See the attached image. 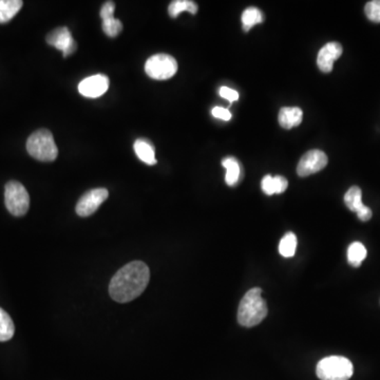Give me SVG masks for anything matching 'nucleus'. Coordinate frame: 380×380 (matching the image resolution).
<instances>
[{"mask_svg":"<svg viewBox=\"0 0 380 380\" xmlns=\"http://www.w3.org/2000/svg\"><path fill=\"white\" fill-rule=\"evenodd\" d=\"M109 197L106 188H96L86 192L76 204V214L80 217H89L98 210V207Z\"/></svg>","mask_w":380,"mask_h":380,"instance_id":"nucleus-7","label":"nucleus"},{"mask_svg":"<svg viewBox=\"0 0 380 380\" xmlns=\"http://www.w3.org/2000/svg\"><path fill=\"white\" fill-rule=\"evenodd\" d=\"M21 0H0V24L10 21L23 8Z\"/></svg>","mask_w":380,"mask_h":380,"instance_id":"nucleus-15","label":"nucleus"},{"mask_svg":"<svg viewBox=\"0 0 380 380\" xmlns=\"http://www.w3.org/2000/svg\"><path fill=\"white\" fill-rule=\"evenodd\" d=\"M365 15L373 23H380V0H372L365 5Z\"/></svg>","mask_w":380,"mask_h":380,"instance_id":"nucleus-23","label":"nucleus"},{"mask_svg":"<svg viewBox=\"0 0 380 380\" xmlns=\"http://www.w3.org/2000/svg\"><path fill=\"white\" fill-rule=\"evenodd\" d=\"M102 30L109 37H116L122 32L123 24L120 23V20L116 19V18L102 20Z\"/></svg>","mask_w":380,"mask_h":380,"instance_id":"nucleus-22","label":"nucleus"},{"mask_svg":"<svg viewBox=\"0 0 380 380\" xmlns=\"http://www.w3.org/2000/svg\"><path fill=\"white\" fill-rule=\"evenodd\" d=\"M145 71L154 80H169L178 72V62L168 54H156L147 60Z\"/></svg>","mask_w":380,"mask_h":380,"instance_id":"nucleus-6","label":"nucleus"},{"mask_svg":"<svg viewBox=\"0 0 380 380\" xmlns=\"http://www.w3.org/2000/svg\"><path fill=\"white\" fill-rule=\"evenodd\" d=\"M109 84V78L107 76L104 74H96L82 80L78 84V91L84 98H100L107 92Z\"/></svg>","mask_w":380,"mask_h":380,"instance_id":"nucleus-9","label":"nucleus"},{"mask_svg":"<svg viewBox=\"0 0 380 380\" xmlns=\"http://www.w3.org/2000/svg\"><path fill=\"white\" fill-rule=\"evenodd\" d=\"M303 112L298 107H283L279 112V124L284 129H291L302 122Z\"/></svg>","mask_w":380,"mask_h":380,"instance_id":"nucleus-12","label":"nucleus"},{"mask_svg":"<svg viewBox=\"0 0 380 380\" xmlns=\"http://www.w3.org/2000/svg\"><path fill=\"white\" fill-rule=\"evenodd\" d=\"M357 216L358 218H359V220L367 222V221L371 220L373 212H372V210L369 207L365 206V205L361 210L358 211Z\"/></svg>","mask_w":380,"mask_h":380,"instance_id":"nucleus-29","label":"nucleus"},{"mask_svg":"<svg viewBox=\"0 0 380 380\" xmlns=\"http://www.w3.org/2000/svg\"><path fill=\"white\" fill-rule=\"evenodd\" d=\"M367 248L361 242H354L347 248V261L353 267H359L367 258Z\"/></svg>","mask_w":380,"mask_h":380,"instance_id":"nucleus-17","label":"nucleus"},{"mask_svg":"<svg viewBox=\"0 0 380 380\" xmlns=\"http://www.w3.org/2000/svg\"><path fill=\"white\" fill-rule=\"evenodd\" d=\"M263 20H264V16L260 10L253 7L247 8L242 14L243 30L245 32L249 31L253 26L263 23Z\"/></svg>","mask_w":380,"mask_h":380,"instance_id":"nucleus-19","label":"nucleus"},{"mask_svg":"<svg viewBox=\"0 0 380 380\" xmlns=\"http://www.w3.org/2000/svg\"><path fill=\"white\" fill-rule=\"evenodd\" d=\"M15 333V325L5 309L0 307V343L9 341Z\"/></svg>","mask_w":380,"mask_h":380,"instance_id":"nucleus-16","label":"nucleus"},{"mask_svg":"<svg viewBox=\"0 0 380 380\" xmlns=\"http://www.w3.org/2000/svg\"><path fill=\"white\" fill-rule=\"evenodd\" d=\"M183 11L196 14L198 12V5L190 0H176L169 6L168 13L172 18L178 17Z\"/></svg>","mask_w":380,"mask_h":380,"instance_id":"nucleus-20","label":"nucleus"},{"mask_svg":"<svg viewBox=\"0 0 380 380\" xmlns=\"http://www.w3.org/2000/svg\"><path fill=\"white\" fill-rule=\"evenodd\" d=\"M211 114H212L215 118H220V120H229L231 118L230 111L228 109H225V108L219 107V106L218 107H215Z\"/></svg>","mask_w":380,"mask_h":380,"instance_id":"nucleus-28","label":"nucleus"},{"mask_svg":"<svg viewBox=\"0 0 380 380\" xmlns=\"http://www.w3.org/2000/svg\"><path fill=\"white\" fill-rule=\"evenodd\" d=\"M5 203L10 214L15 217L25 216L30 207V197L27 189L17 181L8 183L5 187Z\"/></svg>","mask_w":380,"mask_h":380,"instance_id":"nucleus-5","label":"nucleus"},{"mask_svg":"<svg viewBox=\"0 0 380 380\" xmlns=\"http://www.w3.org/2000/svg\"><path fill=\"white\" fill-rule=\"evenodd\" d=\"M273 186H275V194H283L289 187V182L284 177H273Z\"/></svg>","mask_w":380,"mask_h":380,"instance_id":"nucleus-24","label":"nucleus"},{"mask_svg":"<svg viewBox=\"0 0 380 380\" xmlns=\"http://www.w3.org/2000/svg\"><path fill=\"white\" fill-rule=\"evenodd\" d=\"M30 156L42 162H52L57 158L58 148L49 130L40 129L30 136L27 141Z\"/></svg>","mask_w":380,"mask_h":380,"instance_id":"nucleus-3","label":"nucleus"},{"mask_svg":"<svg viewBox=\"0 0 380 380\" xmlns=\"http://www.w3.org/2000/svg\"><path fill=\"white\" fill-rule=\"evenodd\" d=\"M261 187H262L263 192L267 196H273L275 194V186H273V177L271 174H267L263 178L262 182H261Z\"/></svg>","mask_w":380,"mask_h":380,"instance_id":"nucleus-25","label":"nucleus"},{"mask_svg":"<svg viewBox=\"0 0 380 380\" xmlns=\"http://www.w3.org/2000/svg\"><path fill=\"white\" fill-rule=\"evenodd\" d=\"M150 280V267L143 261H132L112 277L110 297L118 303L134 301L142 295Z\"/></svg>","mask_w":380,"mask_h":380,"instance_id":"nucleus-1","label":"nucleus"},{"mask_svg":"<svg viewBox=\"0 0 380 380\" xmlns=\"http://www.w3.org/2000/svg\"><path fill=\"white\" fill-rule=\"evenodd\" d=\"M343 46L339 42H332L323 46L317 56V65L325 73H329L334 68V62L343 54Z\"/></svg>","mask_w":380,"mask_h":380,"instance_id":"nucleus-11","label":"nucleus"},{"mask_svg":"<svg viewBox=\"0 0 380 380\" xmlns=\"http://www.w3.org/2000/svg\"><path fill=\"white\" fill-rule=\"evenodd\" d=\"M327 165V156L325 152L313 150L303 154L297 166V174L299 177H309L321 172Z\"/></svg>","mask_w":380,"mask_h":380,"instance_id":"nucleus-8","label":"nucleus"},{"mask_svg":"<svg viewBox=\"0 0 380 380\" xmlns=\"http://www.w3.org/2000/svg\"><path fill=\"white\" fill-rule=\"evenodd\" d=\"M220 96L225 100H228L229 102H234L239 100V93L236 90L231 89L228 87H222L219 91Z\"/></svg>","mask_w":380,"mask_h":380,"instance_id":"nucleus-27","label":"nucleus"},{"mask_svg":"<svg viewBox=\"0 0 380 380\" xmlns=\"http://www.w3.org/2000/svg\"><path fill=\"white\" fill-rule=\"evenodd\" d=\"M134 152L141 161L148 165L156 164V152L152 143L147 140H136L134 145Z\"/></svg>","mask_w":380,"mask_h":380,"instance_id":"nucleus-14","label":"nucleus"},{"mask_svg":"<svg viewBox=\"0 0 380 380\" xmlns=\"http://www.w3.org/2000/svg\"><path fill=\"white\" fill-rule=\"evenodd\" d=\"M345 203L347 208L357 214L365 204L363 203V192L358 186H353L345 194Z\"/></svg>","mask_w":380,"mask_h":380,"instance_id":"nucleus-18","label":"nucleus"},{"mask_svg":"<svg viewBox=\"0 0 380 380\" xmlns=\"http://www.w3.org/2000/svg\"><path fill=\"white\" fill-rule=\"evenodd\" d=\"M222 165L224 168H226L225 182L228 186H236L241 179L240 163L234 156H227L222 161Z\"/></svg>","mask_w":380,"mask_h":380,"instance_id":"nucleus-13","label":"nucleus"},{"mask_svg":"<svg viewBox=\"0 0 380 380\" xmlns=\"http://www.w3.org/2000/svg\"><path fill=\"white\" fill-rule=\"evenodd\" d=\"M47 42L56 49L60 50L64 56L71 55L76 50L75 40L72 37L71 32L67 28H57L47 36Z\"/></svg>","mask_w":380,"mask_h":380,"instance_id":"nucleus-10","label":"nucleus"},{"mask_svg":"<svg viewBox=\"0 0 380 380\" xmlns=\"http://www.w3.org/2000/svg\"><path fill=\"white\" fill-rule=\"evenodd\" d=\"M351 361L343 356H329L319 361L316 373L321 380H349L353 375Z\"/></svg>","mask_w":380,"mask_h":380,"instance_id":"nucleus-4","label":"nucleus"},{"mask_svg":"<svg viewBox=\"0 0 380 380\" xmlns=\"http://www.w3.org/2000/svg\"><path fill=\"white\" fill-rule=\"evenodd\" d=\"M114 10H116V5L112 1H108V3L102 6V10H100V17H102V20L114 18Z\"/></svg>","mask_w":380,"mask_h":380,"instance_id":"nucleus-26","label":"nucleus"},{"mask_svg":"<svg viewBox=\"0 0 380 380\" xmlns=\"http://www.w3.org/2000/svg\"><path fill=\"white\" fill-rule=\"evenodd\" d=\"M297 249V237L293 233H287L279 244V253L284 258H291Z\"/></svg>","mask_w":380,"mask_h":380,"instance_id":"nucleus-21","label":"nucleus"},{"mask_svg":"<svg viewBox=\"0 0 380 380\" xmlns=\"http://www.w3.org/2000/svg\"><path fill=\"white\" fill-rule=\"evenodd\" d=\"M261 295L262 289L260 287H253L245 293L241 300L238 309V321L242 327H256L266 317L269 309Z\"/></svg>","mask_w":380,"mask_h":380,"instance_id":"nucleus-2","label":"nucleus"}]
</instances>
